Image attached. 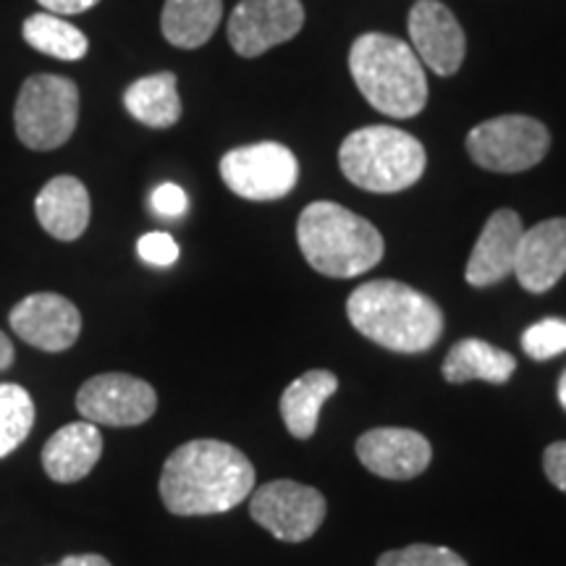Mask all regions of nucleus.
<instances>
[{
	"label": "nucleus",
	"instance_id": "nucleus-1",
	"mask_svg": "<svg viewBox=\"0 0 566 566\" xmlns=\"http://www.w3.org/2000/svg\"><path fill=\"white\" fill-rule=\"evenodd\" d=\"M254 467L237 446L197 438L163 464L160 499L176 516L223 514L250 499Z\"/></svg>",
	"mask_w": 566,
	"mask_h": 566
},
{
	"label": "nucleus",
	"instance_id": "nucleus-2",
	"mask_svg": "<svg viewBox=\"0 0 566 566\" xmlns=\"http://www.w3.org/2000/svg\"><path fill=\"white\" fill-rule=\"evenodd\" d=\"M349 323L365 338L396 354L433 349L443 334L441 307L399 281H367L346 302Z\"/></svg>",
	"mask_w": 566,
	"mask_h": 566
},
{
	"label": "nucleus",
	"instance_id": "nucleus-3",
	"mask_svg": "<svg viewBox=\"0 0 566 566\" xmlns=\"http://www.w3.org/2000/svg\"><path fill=\"white\" fill-rule=\"evenodd\" d=\"M296 242L310 265L328 279H354L384 260L380 231L336 202H313L296 221Z\"/></svg>",
	"mask_w": 566,
	"mask_h": 566
},
{
	"label": "nucleus",
	"instance_id": "nucleus-4",
	"mask_svg": "<svg viewBox=\"0 0 566 566\" xmlns=\"http://www.w3.org/2000/svg\"><path fill=\"white\" fill-rule=\"evenodd\" d=\"M349 71L365 101L391 118H412L428 103V80L412 45L370 32L354 40Z\"/></svg>",
	"mask_w": 566,
	"mask_h": 566
},
{
	"label": "nucleus",
	"instance_id": "nucleus-5",
	"mask_svg": "<svg viewBox=\"0 0 566 566\" xmlns=\"http://www.w3.org/2000/svg\"><path fill=\"white\" fill-rule=\"evenodd\" d=\"M338 163L354 187L375 195H394L420 181L428 155L420 139L405 129L365 126L342 142Z\"/></svg>",
	"mask_w": 566,
	"mask_h": 566
},
{
	"label": "nucleus",
	"instance_id": "nucleus-6",
	"mask_svg": "<svg viewBox=\"0 0 566 566\" xmlns=\"http://www.w3.org/2000/svg\"><path fill=\"white\" fill-rule=\"evenodd\" d=\"M80 122V87L66 76L38 74L21 87L13 126L21 145L45 153L66 145Z\"/></svg>",
	"mask_w": 566,
	"mask_h": 566
},
{
	"label": "nucleus",
	"instance_id": "nucleus-7",
	"mask_svg": "<svg viewBox=\"0 0 566 566\" xmlns=\"http://www.w3.org/2000/svg\"><path fill=\"white\" fill-rule=\"evenodd\" d=\"M551 134L537 118L499 116L467 134V153L493 174H522L546 158Z\"/></svg>",
	"mask_w": 566,
	"mask_h": 566
},
{
	"label": "nucleus",
	"instance_id": "nucleus-8",
	"mask_svg": "<svg viewBox=\"0 0 566 566\" xmlns=\"http://www.w3.org/2000/svg\"><path fill=\"white\" fill-rule=\"evenodd\" d=\"M221 179L237 197L271 202L286 197L300 179V163L286 145L258 142L237 147L221 158Z\"/></svg>",
	"mask_w": 566,
	"mask_h": 566
},
{
	"label": "nucleus",
	"instance_id": "nucleus-9",
	"mask_svg": "<svg viewBox=\"0 0 566 566\" xmlns=\"http://www.w3.org/2000/svg\"><path fill=\"white\" fill-rule=\"evenodd\" d=\"M250 514L275 541L302 543L321 530L325 499L321 491L296 480H273L252 493Z\"/></svg>",
	"mask_w": 566,
	"mask_h": 566
},
{
	"label": "nucleus",
	"instance_id": "nucleus-10",
	"mask_svg": "<svg viewBox=\"0 0 566 566\" xmlns=\"http://www.w3.org/2000/svg\"><path fill=\"white\" fill-rule=\"evenodd\" d=\"M76 409L92 424L134 428L158 409V394L147 380L126 373H103L90 378L76 394Z\"/></svg>",
	"mask_w": 566,
	"mask_h": 566
},
{
	"label": "nucleus",
	"instance_id": "nucleus-11",
	"mask_svg": "<svg viewBox=\"0 0 566 566\" xmlns=\"http://www.w3.org/2000/svg\"><path fill=\"white\" fill-rule=\"evenodd\" d=\"M304 27L300 0H242L229 19V42L242 59H258Z\"/></svg>",
	"mask_w": 566,
	"mask_h": 566
},
{
	"label": "nucleus",
	"instance_id": "nucleus-12",
	"mask_svg": "<svg viewBox=\"0 0 566 566\" xmlns=\"http://www.w3.org/2000/svg\"><path fill=\"white\" fill-rule=\"evenodd\" d=\"M11 328L34 349L66 352L82 334V315L66 296L40 292L11 310Z\"/></svg>",
	"mask_w": 566,
	"mask_h": 566
},
{
	"label": "nucleus",
	"instance_id": "nucleus-13",
	"mask_svg": "<svg viewBox=\"0 0 566 566\" xmlns=\"http://www.w3.org/2000/svg\"><path fill=\"white\" fill-rule=\"evenodd\" d=\"M412 51L438 76L457 74L464 61L467 40L451 9L438 0H417L409 11Z\"/></svg>",
	"mask_w": 566,
	"mask_h": 566
},
{
	"label": "nucleus",
	"instance_id": "nucleus-14",
	"mask_svg": "<svg viewBox=\"0 0 566 566\" xmlns=\"http://www.w3.org/2000/svg\"><path fill=\"white\" fill-rule=\"evenodd\" d=\"M357 459L373 475L412 480L428 470L433 449L422 433L409 428H373L357 441Z\"/></svg>",
	"mask_w": 566,
	"mask_h": 566
},
{
	"label": "nucleus",
	"instance_id": "nucleus-15",
	"mask_svg": "<svg viewBox=\"0 0 566 566\" xmlns=\"http://www.w3.org/2000/svg\"><path fill=\"white\" fill-rule=\"evenodd\" d=\"M566 273V218L525 229L514 260V275L530 294H543L554 289Z\"/></svg>",
	"mask_w": 566,
	"mask_h": 566
},
{
	"label": "nucleus",
	"instance_id": "nucleus-16",
	"mask_svg": "<svg viewBox=\"0 0 566 566\" xmlns=\"http://www.w3.org/2000/svg\"><path fill=\"white\" fill-rule=\"evenodd\" d=\"M522 233H525V226L514 210H495L480 231L470 263L464 268L467 283L475 289H485L512 275Z\"/></svg>",
	"mask_w": 566,
	"mask_h": 566
},
{
	"label": "nucleus",
	"instance_id": "nucleus-17",
	"mask_svg": "<svg viewBox=\"0 0 566 566\" xmlns=\"http://www.w3.org/2000/svg\"><path fill=\"white\" fill-rule=\"evenodd\" d=\"M103 454V436L87 420L71 422L48 438L42 449V467L55 483H76L87 478Z\"/></svg>",
	"mask_w": 566,
	"mask_h": 566
},
{
	"label": "nucleus",
	"instance_id": "nucleus-18",
	"mask_svg": "<svg viewBox=\"0 0 566 566\" xmlns=\"http://www.w3.org/2000/svg\"><path fill=\"white\" fill-rule=\"evenodd\" d=\"M38 221L51 237L74 242L90 226V192L74 176H55L34 202Z\"/></svg>",
	"mask_w": 566,
	"mask_h": 566
},
{
	"label": "nucleus",
	"instance_id": "nucleus-19",
	"mask_svg": "<svg viewBox=\"0 0 566 566\" xmlns=\"http://www.w3.org/2000/svg\"><path fill=\"white\" fill-rule=\"evenodd\" d=\"M338 391V378L331 370H310L289 384L281 396V417L286 430L300 441L313 438L325 401Z\"/></svg>",
	"mask_w": 566,
	"mask_h": 566
},
{
	"label": "nucleus",
	"instance_id": "nucleus-20",
	"mask_svg": "<svg viewBox=\"0 0 566 566\" xmlns=\"http://www.w3.org/2000/svg\"><path fill=\"white\" fill-rule=\"evenodd\" d=\"M516 370V359L499 346L483 342V338H464L451 346L443 359V378L449 384H470V380H485V384H506Z\"/></svg>",
	"mask_w": 566,
	"mask_h": 566
},
{
	"label": "nucleus",
	"instance_id": "nucleus-21",
	"mask_svg": "<svg viewBox=\"0 0 566 566\" xmlns=\"http://www.w3.org/2000/svg\"><path fill=\"white\" fill-rule=\"evenodd\" d=\"M223 17V0H166L160 17L163 38L181 51L202 48Z\"/></svg>",
	"mask_w": 566,
	"mask_h": 566
},
{
	"label": "nucleus",
	"instance_id": "nucleus-22",
	"mask_svg": "<svg viewBox=\"0 0 566 566\" xmlns=\"http://www.w3.org/2000/svg\"><path fill=\"white\" fill-rule=\"evenodd\" d=\"M124 105L139 124L153 126V129H168L181 118L176 74L160 71V74L142 76L124 92Z\"/></svg>",
	"mask_w": 566,
	"mask_h": 566
},
{
	"label": "nucleus",
	"instance_id": "nucleus-23",
	"mask_svg": "<svg viewBox=\"0 0 566 566\" xmlns=\"http://www.w3.org/2000/svg\"><path fill=\"white\" fill-rule=\"evenodd\" d=\"M24 40L34 51L51 55L59 61H82L90 51V40L71 21L55 13L40 11L24 21Z\"/></svg>",
	"mask_w": 566,
	"mask_h": 566
},
{
	"label": "nucleus",
	"instance_id": "nucleus-24",
	"mask_svg": "<svg viewBox=\"0 0 566 566\" xmlns=\"http://www.w3.org/2000/svg\"><path fill=\"white\" fill-rule=\"evenodd\" d=\"M34 401L27 388L0 384V459L17 451L32 433Z\"/></svg>",
	"mask_w": 566,
	"mask_h": 566
},
{
	"label": "nucleus",
	"instance_id": "nucleus-25",
	"mask_svg": "<svg viewBox=\"0 0 566 566\" xmlns=\"http://www.w3.org/2000/svg\"><path fill=\"white\" fill-rule=\"evenodd\" d=\"M522 349L533 359H551L566 352V321L564 317H546V321L530 325L522 334Z\"/></svg>",
	"mask_w": 566,
	"mask_h": 566
},
{
	"label": "nucleus",
	"instance_id": "nucleus-26",
	"mask_svg": "<svg viewBox=\"0 0 566 566\" xmlns=\"http://www.w3.org/2000/svg\"><path fill=\"white\" fill-rule=\"evenodd\" d=\"M378 566H467V562L457 551L446 546H428V543H415V546L386 551L378 558Z\"/></svg>",
	"mask_w": 566,
	"mask_h": 566
},
{
	"label": "nucleus",
	"instance_id": "nucleus-27",
	"mask_svg": "<svg viewBox=\"0 0 566 566\" xmlns=\"http://www.w3.org/2000/svg\"><path fill=\"white\" fill-rule=\"evenodd\" d=\"M137 252L145 263H150L155 268H168L179 260V244H176L171 233H163V231L145 233V237L137 242Z\"/></svg>",
	"mask_w": 566,
	"mask_h": 566
},
{
	"label": "nucleus",
	"instance_id": "nucleus-28",
	"mask_svg": "<svg viewBox=\"0 0 566 566\" xmlns=\"http://www.w3.org/2000/svg\"><path fill=\"white\" fill-rule=\"evenodd\" d=\"M153 210L158 212L163 218H179L187 212V192H184L181 187H176V184H160L158 189H155L153 197Z\"/></svg>",
	"mask_w": 566,
	"mask_h": 566
},
{
	"label": "nucleus",
	"instance_id": "nucleus-29",
	"mask_svg": "<svg viewBox=\"0 0 566 566\" xmlns=\"http://www.w3.org/2000/svg\"><path fill=\"white\" fill-rule=\"evenodd\" d=\"M543 472L551 480V485H556L558 491L566 493V441L551 443L543 454Z\"/></svg>",
	"mask_w": 566,
	"mask_h": 566
},
{
	"label": "nucleus",
	"instance_id": "nucleus-30",
	"mask_svg": "<svg viewBox=\"0 0 566 566\" xmlns=\"http://www.w3.org/2000/svg\"><path fill=\"white\" fill-rule=\"evenodd\" d=\"M38 3L48 13H55V17H74V13L90 11L92 6H97L101 0H38Z\"/></svg>",
	"mask_w": 566,
	"mask_h": 566
},
{
	"label": "nucleus",
	"instance_id": "nucleus-31",
	"mask_svg": "<svg viewBox=\"0 0 566 566\" xmlns=\"http://www.w3.org/2000/svg\"><path fill=\"white\" fill-rule=\"evenodd\" d=\"M53 566H111V562L97 554H82V556H66L63 562Z\"/></svg>",
	"mask_w": 566,
	"mask_h": 566
},
{
	"label": "nucleus",
	"instance_id": "nucleus-32",
	"mask_svg": "<svg viewBox=\"0 0 566 566\" xmlns=\"http://www.w3.org/2000/svg\"><path fill=\"white\" fill-rule=\"evenodd\" d=\"M13 365V344L11 338L0 331V370H9Z\"/></svg>",
	"mask_w": 566,
	"mask_h": 566
},
{
	"label": "nucleus",
	"instance_id": "nucleus-33",
	"mask_svg": "<svg viewBox=\"0 0 566 566\" xmlns=\"http://www.w3.org/2000/svg\"><path fill=\"white\" fill-rule=\"evenodd\" d=\"M556 396H558V405L566 409V370L562 373V378H558V386H556Z\"/></svg>",
	"mask_w": 566,
	"mask_h": 566
}]
</instances>
